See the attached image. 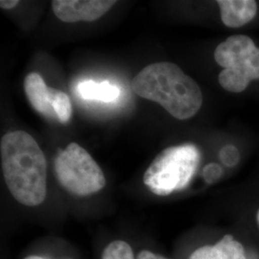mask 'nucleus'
I'll list each match as a JSON object with an SVG mask.
<instances>
[{
	"label": "nucleus",
	"mask_w": 259,
	"mask_h": 259,
	"mask_svg": "<svg viewBox=\"0 0 259 259\" xmlns=\"http://www.w3.org/2000/svg\"><path fill=\"white\" fill-rule=\"evenodd\" d=\"M5 184L21 204L37 206L47 193V158L34 138L24 131L4 135L0 142Z\"/></svg>",
	"instance_id": "obj_1"
},
{
	"label": "nucleus",
	"mask_w": 259,
	"mask_h": 259,
	"mask_svg": "<svg viewBox=\"0 0 259 259\" xmlns=\"http://www.w3.org/2000/svg\"><path fill=\"white\" fill-rule=\"evenodd\" d=\"M132 89L140 97L159 104L180 120L193 117L204 101L197 82L179 65L168 62L144 67L134 78Z\"/></svg>",
	"instance_id": "obj_2"
},
{
	"label": "nucleus",
	"mask_w": 259,
	"mask_h": 259,
	"mask_svg": "<svg viewBox=\"0 0 259 259\" xmlns=\"http://www.w3.org/2000/svg\"><path fill=\"white\" fill-rule=\"evenodd\" d=\"M200 159V151L192 143L168 147L149 165L143 176V183L157 196L182 191L190 184Z\"/></svg>",
	"instance_id": "obj_3"
},
{
	"label": "nucleus",
	"mask_w": 259,
	"mask_h": 259,
	"mask_svg": "<svg viewBox=\"0 0 259 259\" xmlns=\"http://www.w3.org/2000/svg\"><path fill=\"white\" fill-rule=\"evenodd\" d=\"M54 167L58 182L71 194H94L106 185L102 169L87 150L75 142L59 152Z\"/></svg>",
	"instance_id": "obj_4"
},
{
	"label": "nucleus",
	"mask_w": 259,
	"mask_h": 259,
	"mask_svg": "<svg viewBox=\"0 0 259 259\" xmlns=\"http://www.w3.org/2000/svg\"><path fill=\"white\" fill-rule=\"evenodd\" d=\"M214 59L246 88L251 80L259 79V48L248 36L228 37L216 47Z\"/></svg>",
	"instance_id": "obj_5"
},
{
	"label": "nucleus",
	"mask_w": 259,
	"mask_h": 259,
	"mask_svg": "<svg viewBox=\"0 0 259 259\" xmlns=\"http://www.w3.org/2000/svg\"><path fill=\"white\" fill-rule=\"evenodd\" d=\"M115 3L116 1L111 0H54L51 6L60 20L74 23L100 19Z\"/></svg>",
	"instance_id": "obj_6"
},
{
	"label": "nucleus",
	"mask_w": 259,
	"mask_h": 259,
	"mask_svg": "<svg viewBox=\"0 0 259 259\" xmlns=\"http://www.w3.org/2000/svg\"><path fill=\"white\" fill-rule=\"evenodd\" d=\"M217 3L223 23L228 27H241L254 19L257 13L254 0H219Z\"/></svg>",
	"instance_id": "obj_7"
},
{
	"label": "nucleus",
	"mask_w": 259,
	"mask_h": 259,
	"mask_svg": "<svg viewBox=\"0 0 259 259\" xmlns=\"http://www.w3.org/2000/svg\"><path fill=\"white\" fill-rule=\"evenodd\" d=\"M188 259H247L246 251L232 234H226L213 246H203L195 250Z\"/></svg>",
	"instance_id": "obj_8"
},
{
	"label": "nucleus",
	"mask_w": 259,
	"mask_h": 259,
	"mask_svg": "<svg viewBox=\"0 0 259 259\" xmlns=\"http://www.w3.org/2000/svg\"><path fill=\"white\" fill-rule=\"evenodd\" d=\"M24 91L28 101L37 112L47 117L56 116L50 104L49 88L40 75L36 72L28 74L24 81Z\"/></svg>",
	"instance_id": "obj_9"
},
{
	"label": "nucleus",
	"mask_w": 259,
	"mask_h": 259,
	"mask_svg": "<svg viewBox=\"0 0 259 259\" xmlns=\"http://www.w3.org/2000/svg\"><path fill=\"white\" fill-rule=\"evenodd\" d=\"M77 90L83 99L103 102H112L120 95L118 87L109 82L97 83L93 80H87L79 83Z\"/></svg>",
	"instance_id": "obj_10"
},
{
	"label": "nucleus",
	"mask_w": 259,
	"mask_h": 259,
	"mask_svg": "<svg viewBox=\"0 0 259 259\" xmlns=\"http://www.w3.org/2000/svg\"><path fill=\"white\" fill-rule=\"evenodd\" d=\"M49 93L50 104L58 120L61 123H67L72 115V106L69 97L64 92L53 88H49Z\"/></svg>",
	"instance_id": "obj_11"
},
{
	"label": "nucleus",
	"mask_w": 259,
	"mask_h": 259,
	"mask_svg": "<svg viewBox=\"0 0 259 259\" xmlns=\"http://www.w3.org/2000/svg\"><path fill=\"white\" fill-rule=\"evenodd\" d=\"M101 259H135V255L127 242L115 240L104 249Z\"/></svg>",
	"instance_id": "obj_12"
},
{
	"label": "nucleus",
	"mask_w": 259,
	"mask_h": 259,
	"mask_svg": "<svg viewBox=\"0 0 259 259\" xmlns=\"http://www.w3.org/2000/svg\"><path fill=\"white\" fill-rule=\"evenodd\" d=\"M219 157L226 166H235L240 160V153L235 146L226 145L220 150Z\"/></svg>",
	"instance_id": "obj_13"
},
{
	"label": "nucleus",
	"mask_w": 259,
	"mask_h": 259,
	"mask_svg": "<svg viewBox=\"0 0 259 259\" xmlns=\"http://www.w3.org/2000/svg\"><path fill=\"white\" fill-rule=\"evenodd\" d=\"M222 176V167L217 163H208L207 165H205L203 170L204 181L209 185H212L214 183L218 182Z\"/></svg>",
	"instance_id": "obj_14"
},
{
	"label": "nucleus",
	"mask_w": 259,
	"mask_h": 259,
	"mask_svg": "<svg viewBox=\"0 0 259 259\" xmlns=\"http://www.w3.org/2000/svg\"><path fill=\"white\" fill-rule=\"evenodd\" d=\"M137 259H168L160 254H157V253H154L150 250H141L138 255V258Z\"/></svg>",
	"instance_id": "obj_15"
},
{
	"label": "nucleus",
	"mask_w": 259,
	"mask_h": 259,
	"mask_svg": "<svg viewBox=\"0 0 259 259\" xmlns=\"http://www.w3.org/2000/svg\"><path fill=\"white\" fill-rule=\"evenodd\" d=\"M19 0H1L0 1V7L2 9L11 10L18 6Z\"/></svg>",
	"instance_id": "obj_16"
},
{
	"label": "nucleus",
	"mask_w": 259,
	"mask_h": 259,
	"mask_svg": "<svg viewBox=\"0 0 259 259\" xmlns=\"http://www.w3.org/2000/svg\"><path fill=\"white\" fill-rule=\"evenodd\" d=\"M24 259H48L44 257V256H39V255H29L27 257H25Z\"/></svg>",
	"instance_id": "obj_17"
},
{
	"label": "nucleus",
	"mask_w": 259,
	"mask_h": 259,
	"mask_svg": "<svg viewBox=\"0 0 259 259\" xmlns=\"http://www.w3.org/2000/svg\"><path fill=\"white\" fill-rule=\"evenodd\" d=\"M256 220H257V224H258L259 226V209L258 211H257V214H256Z\"/></svg>",
	"instance_id": "obj_18"
}]
</instances>
